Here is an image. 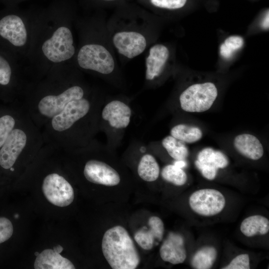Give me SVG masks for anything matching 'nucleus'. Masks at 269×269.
Listing matches in <instances>:
<instances>
[{
    "instance_id": "obj_1",
    "label": "nucleus",
    "mask_w": 269,
    "mask_h": 269,
    "mask_svg": "<svg viewBox=\"0 0 269 269\" xmlns=\"http://www.w3.org/2000/svg\"><path fill=\"white\" fill-rule=\"evenodd\" d=\"M102 250L113 269H135L139 264L140 256L134 241L123 226H116L105 232Z\"/></svg>"
},
{
    "instance_id": "obj_29",
    "label": "nucleus",
    "mask_w": 269,
    "mask_h": 269,
    "mask_svg": "<svg viewBox=\"0 0 269 269\" xmlns=\"http://www.w3.org/2000/svg\"><path fill=\"white\" fill-rule=\"evenodd\" d=\"M187 0H150L151 3L160 8L175 9L182 7Z\"/></svg>"
},
{
    "instance_id": "obj_10",
    "label": "nucleus",
    "mask_w": 269,
    "mask_h": 269,
    "mask_svg": "<svg viewBox=\"0 0 269 269\" xmlns=\"http://www.w3.org/2000/svg\"><path fill=\"white\" fill-rule=\"evenodd\" d=\"M86 179L93 183L115 186L121 181L118 171L108 163L97 159L88 161L84 169Z\"/></svg>"
},
{
    "instance_id": "obj_33",
    "label": "nucleus",
    "mask_w": 269,
    "mask_h": 269,
    "mask_svg": "<svg viewBox=\"0 0 269 269\" xmlns=\"http://www.w3.org/2000/svg\"><path fill=\"white\" fill-rule=\"evenodd\" d=\"M53 250L55 252L60 254L62 251L63 248L60 245H57V246L54 247Z\"/></svg>"
},
{
    "instance_id": "obj_14",
    "label": "nucleus",
    "mask_w": 269,
    "mask_h": 269,
    "mask_svg": "<svg viewBox=\"0 0 269 269\" xmlns=\"http://www.w3.org/2000/svg\"><path fill=\"white\" fill-rule=\"evenodd\" d=\"M148 228L144 227L137 231L134 239L137 244L143 250H150L160 242L164 232V224L157 216H151L148 220Z\"/></svg>"
},
{
    "instance_id": "obj_18",
    "label": "nucleus",
    "mask_w": 269,
    "mask_h": 269,
    "mask_svg": "<svg viewBox=\"0 0 269 269\" xmlns=\"http://www.w3.org/2000/svg\"><path fill=\"white\" fill-rule=\"evenodd\" d=\"M233 144L239 153L250 159L257 160L264 155V149L261 142L252 134L237 135L234 139Z\"/></svg>"
},
{
    "instance_id": "obj_4",
    "label": "nucleus",
    "mask_w": 269,
    "mask_h": 269,
    "mask_svg": "<svg viewBox=\"0 0 269 269\" xmlns=\"http://www.w3.org/2000/svg\"><path fill=\"white\" fill-rule=\"evenodd\" d=\"M72 33L67 27L58 28L42 46L45 56L53 62H60L71 58L75 53Z\"/></svg>"
},
{
    "instance_id": "obj_17",
    "label": "nucleus",
    "mask_w": 269,
    "mask_h": 269,
    "mask_svg": "<svg viewBox=\"0 0 269 269\" xmlns=\"http://www.w3.org/2000/svg\"><path fill=\"white\" fill-rule=\"evenodd\" d=\"M169 55V50L164 45L156 44L150 48L146 59L145 78L147 80H152L161 74Z\"/></svg>"
},
{
    "instance_id": "obj_30",
    "label": "nucleus",
    "mask_w": 269,
    "mask_h": 269,
    "mask_svg": "<svg viewBox=\"0 0 269 269\" xmlns=\"http://www.w3.org/2000/svg\"><path fill=\"white\" fill-rule=\"evenodd\" d=\"M11 70L8 62L0 56V85L6 86L10 81Z\"/></svg>"
},
{
    "instance_id": "obj_31",
    "label": "nucleus",
    "mask_w": 269,
    "mask_h": 269,
    "mask_svg": "<svg viewBox=\"0 0 269 269\" xmlns=\"http://www.w3.org/2000/svg\"><path fill=\"white\" fill-rule=\"evenodd\" d=\"M269 12H268V13L266 15L264 19H263L262 22V26L264 29H268L269 28Z\"/></svg>"
},
{
    "instance_id": "obj_13",
    "label": "nucleus",
    "mask_w": 269,
    "mask_h": 269,
    "mask_svg": "<svg viewBox=\"0 0 269 269\" xmlns=\"http://www.w3.org/2000/svg\"><path fill=\"white\" fill-rule=\"evenodd\" d=\"M132 110L129 106L120 100H113L104 107L102 118L116 130L127 128L131 122Z\"/></svg>"
},
{
    "instance_id": "obj_24",
    "label": "nucleus",
    "mask_w": 269,
    "mask_h": 269,
    "mask_svg": "<svg viewBox=\"0 0 269 269\" xmlns=\"http://www.w3.org/2000/svg\"><path fill=\"white\" fill-rule=\"evenodd\" d=\"M161 144L170 157L176 161L184 160L188 155V149L185 143L171 135L164 137Z\"/></svg>"
},
{
    "instance_id": "obj_25",
    "label": "nucleus",
    "mask_w": 269,
    "mask_h": 269,
    "mask_svg": "<svg viewBox=\"0 0 269 269\" xmlns=\"http://www.w3.org/2000/svg\"><path fill=\"white\" fill-rule=\"evenodd\" d=\"M162 178L176 186H182L187 180L186 172L175 164L165 165L161 171Z\"/></svg>"
},
{
    "instance_id": "obj_2",
    "label": "nucleus",
    "mask_w": 269,
    "mask_h": 269,
    "mask_svg": "<svg viewBox=\"0 0 269 269\" xmlns=\"http://www.w3.org/2000/svg\"><path fill=\"white\" fill-rule=\"evenodd\" d=\"M218 96L216 85L210 82L192 84L179 96L181 108L189 113H202L209 110Z\"/></svg>"
},
{
    "instance_id": "obj_22",
    "label": "nucleus",
    "mask_w": 269,
    "mask_h": 269,
    "mask_svg": "<svg viewBox=\"0 0 269 269\" xmlns=\"http://www.w3.org/2000/svg\"><path fill=\"white\" fill-rule=\"evenodd\" d=\"M170 134L185 143L196 142L203 136V132L199 127L185 124L174 126L170 130Z\"/></svg>"
},
{
    "instance_id": "obj_6",
    "label": "nucleus",
    "mask_w": 269,
    "mask_h": 269,
    "mask_svg": "<svg viewBox=\"0 0 269 269\" xmlns=\"http://www.w3.org/2000/svg\"><path fill=\"white\" fill-rule=\"evenodd\" d=\"M42 189L47 200L55 206L65 207L73 201L74 193L72 186L57 173H51L45 177Z\"/></svg>"
},
{
    "instance_id": "obj_5",
    "label": "nucleus",
    "mask_w": 269,
    "mask_h": 269,
    "mask_svg": "<svg viewBox=\"0 0 269 269\" xmlns=\"http://www.w3.org/2000/svg\"><path fill=\"white\" fill-rule=\"evenodd\" d=\"M189 204L197 214L209 217L220 213L224 208L226 200L219 191L206 188L194 192L189 197Z\"/></svg>"
},
{
    "instance_id": "obj_11",
    "label": "nucleus",
    "mask_w": 269,
    "mask_h": 269,
    "mask_svg": "<svg viewBox=\"0 0 269 269\" xmlns=\"http://www.w3.org/2000/svg\"><path fill=\"white\" fill-rule=\"evenodd\" d=\"M27 136L21 129L14 128L0 148V166L9 169L25 147Z\"/></svg>"
},
{
    "instance_id": "obj_23",
    "label": "nucleus",
    "mask_w": 269,
    "mask_h": 269,
    "mask_svg": "<svg viewBox=\"0 0 269 269\" xmlns=\"http://www.w3.org/2000/svg\"><path fill=\"white\" fill-rule=\"evenodd\" d=\"M217 256L216 249L212 246H205L199 250L191 260L192 267L196 269H209L212 268Z\"/></svg>"
},
{
    "instance_id": "obj_21",
    "label": "nucleus",
    "mask_w": 269,
    "mask_h": 269,
    "mask_svg": "<svg viewBox=\"0 0 269 269\" xmlns=\"http://www.w3.org/2000/svg\"><path fill=\"white\" fill-rule=\"evenodd\" d=\"M137 170L140 178L146 182L155 181L160 173L159 164L155 157L150 154H145L142 156Z\"/></svg>"
},
{
    "instance_id": "obj_16",
    "label": "nucleus",
    "mask_w": 269,
    "mask_h": 269,
    "mask_svg": "<svg viewBox=\"0 0 269 269\" xmlns=\"http://www.w3.org/2000/svg\"><path fill=\"white\" fill-rule=\"evenodd\" d=\"M0 35L16 46L25 44L27 32L21 19L15 15H8L0 20Z\"/></svg>"
},
{
    "instance_id": "obj_9",
    "label": "nucleus",
    "mask_w": 269,
    "mask_h": 269,
    "mask_svg": "<svg viewBox=\"0 0 269 269\" xmlns=\"http://www.w3.org/2000/svg\"><path fill=\"white\" fill-rule=\"evenodd\" d=\"M195 164L203 177L212 180L216 177L219 169L228 165L229 160L222 151L205 147L198 153Z\"/></svg>"
},
{
    "instance_id": "obj_8",
    "label": "nucleus",
    "mask_w": 269,
    "mask_h": 269,
    "mask_svg": "<svg viewBox=\"0 0 269 269\" xmlns=\"http://www.w3.org/2000/svg\"><path fill=\"white\" fill-rule=\"evenodd\" d=\"M83 96V89L74 86L58 95H48L42 98L38 103V109L42 115L52 118L59 114L69 102Z\"/></svg>"
},
{
    "instance_id": "obj_3",
    "label": "nucleus",
    "mask_w": 269,
    "mask_h": 269,
    "mask_svg": "<svg viewBox=\"0 0 269 269\" xmlns=\"http://www.w3.org/2000/svg\"><path fill=\"white\" fill-rule=\"evenodd\" d=\"M77 60L81 67L103 74H110L115 68L114 60L111 53L103 46L99 44L83 46L78 53Z\"/></svg>"
},
{
    "instance_id": "obj_20",
    "label": "nucleus",
    "mask_w": 269,
    "mask_h": 269,
    "mask_svg": "<svg viewBox=\"0 0 269 269\" xmlns=\"http://www.w3.org/2000/svg\"><path fill=\"white\" fill-rule=\"evenodd\" d=\"M241 232L246 237L265 235L269 231V221L264 216L256 215L245 218L240 226Z\"/></svg>"
},
{
    "instance_id": "obj_28",
    "label": "nucleus",
    "mask_w": 269,
    "mask_h": 269,
    "mask_svg": "<svg viewBox=\"0 0 269 269\" xmlns=\"http://www.w3.org/2000/svg\"><path fill=\"white\" fill-rule=\"evenodd\" d=\"M13 228L11 221L5 217H0V244L8 240L12 236Z\"/></svg>"
},
{
    "instance_id": "obj_7",
    "label": "nucleus",
    "mask_w": 269,
    "mask_h": 269,
    "mask_svg": "<svg viewBox=\"0 0 269 269\" xmlns=\"http://www.w3.org/2000/svg\"><path fill=\"white\" fill-rule=\"evenodd\" d=\"M90 108V102L83 97L71 101L59 114L52 118L53 129L58 132L69 129L75 123L86 116Z\"/></svg>"
},
{
    "instance_id": "obj_15",
    "label": "nucleus",
    "mask_w": 269,
    "mask_h": 269,
    "mask_svg": "<svg viewBox=\"0 0 269 269\" xmlns=\"http://www.w3.org/2000/svg\"><path fill=\"white\" fill-rule=\"evenodd\" d=\"M159 254L164 262L173 265L183 263L186 258L183 237L178 233H169L160 248Z\"/></svg>"
},
{
    "instance_id": "obj_27",
    "label": "nucleus",
    "mask_w": 269,
    "mask_h": 269,
    "mask_svg": "<svg viewBox=\"0 0 269 269\" xmlns=\"http://www.w3.org/2000/svg\"><path fill=\"white\" fill-rule=\"evenodd\" d=\"M223 269H249L250 258L247 254H240L234 258L229 265Z\"/></svg>"
},
{
    "instance_id": "obj_19",
    "label": "nucleus",
    "mask_w": 269,
    "mask_h": 269,
    "mask_svg": "<svg viewBox=\"0 0 269 269\" xmlns=\"http://www.w3.org/2000/svg\"><path fill=\"white\" fill-rule=\"evenodd\" d=\"M34 267L35 269H75L70 261L51 249L44 250L36 256Z\"/></svg>"
},
{
    "instance_id": "obj_26",
    "label": "nucleus",
    "mask_w": 269,
    "mask_h": 269,
    "mask_svg": "<svg viewBox=\"0 0 269 269\" xmlns=\"http://www.w3.org/2000/svg\"><path fill=\"white\" fill-rule=\"evenodd\" d=\"M243 38L240 36L232 35L227 37L220 45V54L226 59H230L233 53L244 45Z\"/></svg>"
},
{
    "instance_id": "obj_32",
    "label": "nucleus",
    "mask_w": 269,
    "mask_h": 269,
    "mask_svg": "<svg viewBox=\"0 0 269 269\" xmlns=\"http://www.w3.org/2000/svg\"><path fill=\"white\" fill-rule=\"evenodd\" d=\"M174 164L179 167L182 168L185 166L186 163L184 160H178L176 161Z\"/></svg>"
},
{
    "instance_id": "obj_12",
    "label": "nucleus",
    "mask_w": 269,
    "mask_h": 269,
    "mask_svg": "<svg viewBox=\"0 0 269 269\" xmlns=\"http://www.w3.org/2000/svg\"><path fill=\"white\" fill-rule=\"evenodd\" d=\"M113 41L118 52L129 58L140 54L146 46L145 37L134 31L118 32L114 35Z\"/></svg>"
}]
</instances>
